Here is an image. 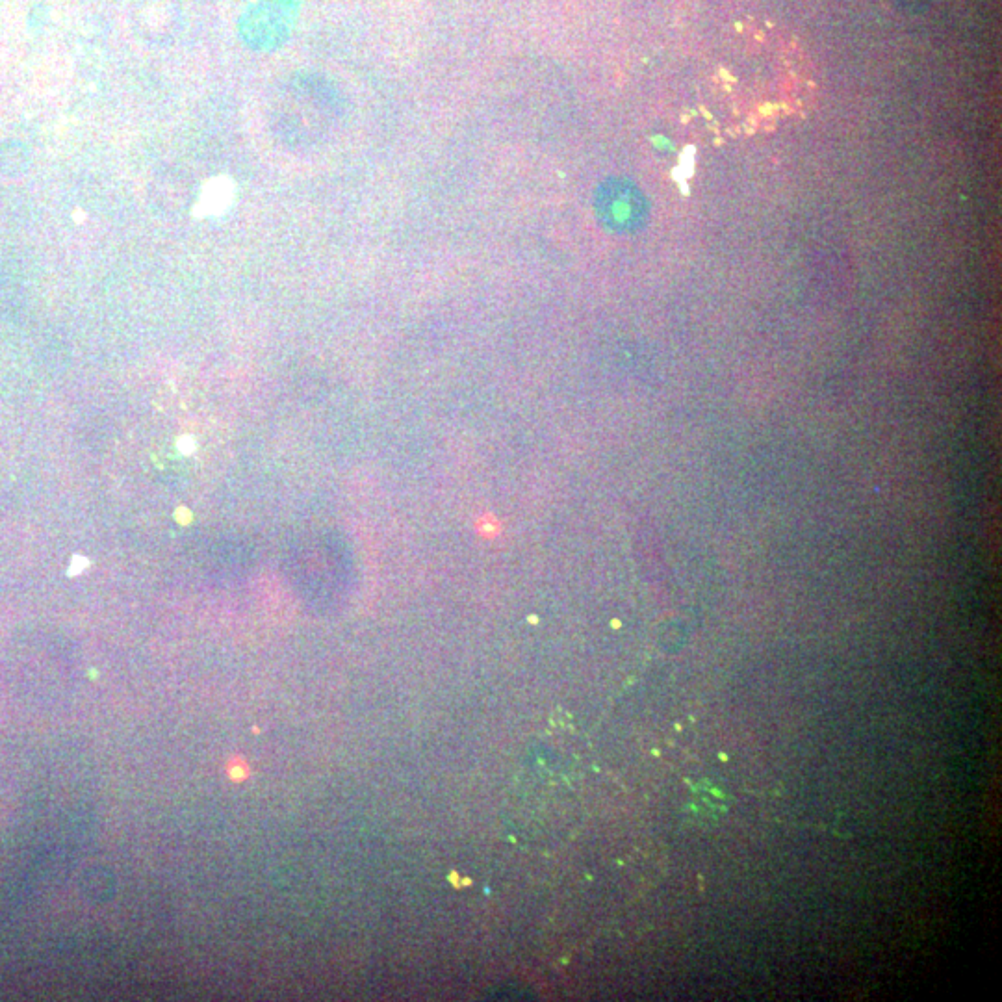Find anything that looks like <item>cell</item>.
<instances>
[{
	"instance_id": "1",
	"label": "cell",
	"mask_w": 1002,
	"mask_h": 1002,
	"mask_svg": "<svg viewBox=\"0 0 1002 1002\" xmlns=\"http://www.w3.org/2000/svg\"><path fill=\"white\" fill-rule=\"evenodd\" d=\"M594 206L598 219L615 232H635L648 214L643 193L624 180L604 182L596 192Z\"/></svg>"
},
{
	"instance_id": "2",
	"label": "cell",
	"mask_w": 1002,
	"mask_h": 1002,
	"mask_svg": "<svg viewBox=\"0 0 1002 1002\" xmlns=\"http://www.w3.org/2000/svg\"><path fill=\"white\" fill-rule=\"evenodd\" d=\"M234 199V182L225 175L206 180L201 197L193 208V216L199 219L221 216Z\"/></svg>"
}]
</instances>
